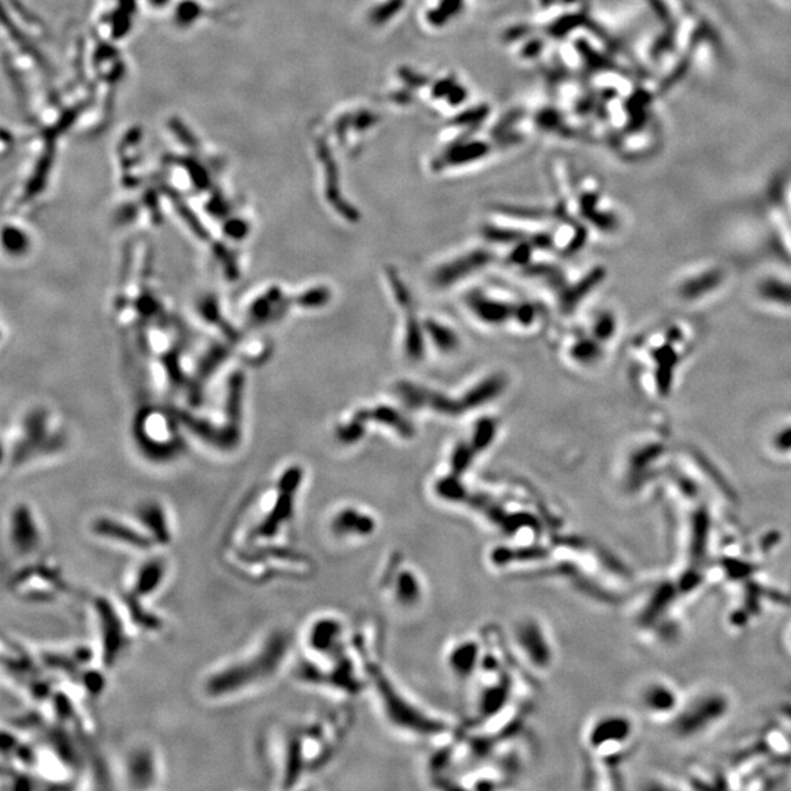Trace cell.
<instances>
[{
  "mask_svg": "<svg viewBox=\"0 0 791 791\" xmlns=\"http://www.w3.org/2000/svg\"><path fill=\"white\" fill-rule=\"evenodd\" d=\"M757 296L772 307L791 308V281L768 277L757 283Z\"/></svg>",
  "mask_w": 791,
  "mask_h": 791,
  "instance_id": "obj_23",
  "label": "cell"
},
{
  "mask_svg": "<svg viewBox=\"0 0 791 791\" xmlns=\"http://www.w3.org/2000/svg\"><path fill=\"white\" fill-rule=\"evenodd\" d=\"M346 627L337 615L315 617L305 631V646L312 657L327 661L344 655Z\"/></svg>",
  "mask_w": 791,
  "mask_h": 791,
  "instance_id": "obj_10",
  "label": "cell"
},
{
  "mask_svg": "<svg viewBox=\"0 0 791 791\" xmlns=\"http://www.w3.org/2000/svg\"><path fill=\"white\" fill-rule=\"evenodd\" d=\"M517 652L536 670L545 671L552 664V646L547 630L533 617H524L512 629Z\"/></svg>",
  "mask_w": 791,
  "mask_h": 791,
  "instance_id": "obj_9",
  "label": "cell"
},
{
  "mask_svg": "<svg viewBox=\"0 0 791 791\" xmlns=\"http://www.w3.org/2000/svg\"><path fill=\"white\" fill-rule=\"evenodd\" d=\"M377 685L379 686V696H382V704L384 708L386 715L391 720L393 724L402 729H407L416 732L418 734H424V732H433L437 729V724H433V720L426 718L421 714L418 708L405 699V696L398 693L388 683V680L379 678L377 680Z\"/></svg>",
  "mask_w": 791,
  "mask_h": 791,
  "instance_id": "obj_12",
  "label": "cell"
},
{
  "mask_svg": "<svg viewBox=\"0 0 791 791\" xmlns=\"http://www.w3.org/2000/svg\"><path fill=\"white\" fill-rule=\"evenodd\" d=\"M221 556L233 575L254 584L302 579L309 570L304 554L279 542H245L232 536Z\"/></svg>",
  "mask_w": 791,
  "mask_h": 791,
  "instance_id": "obj_2",
  "label": "cell"
},
{
  "mask_svg": "<svg viewBox=\"0 0 791 791\" xmlns=\"http://www.w3.org/2000/svg\"><path fill=\"white\" fill-rule=\"evenodd\" d=\"M302 478L304 472L298 466L284 470L255 522H252L242 538L233 536L245 542H277L295 519L296 497Z\"/></svg>",
  "mask_w": 791,
  "mask_h": 791,
  "instance_id": "obj_4",
  "label": "cell"
},
{
  "mask_svg": "<svg viewBox=\"0 0 791 791\" xmlns=\"http://www.w3.org/2000/svg\"><path fill=\"white\" fill-rule=\"evenodd\" d=\"M536 308L531 304H520L516 305V312H514V321H517L520 326H531L533 324L535 318H536Z\"/></svg>",
  "mask_w": 791,
  "mask_h": 791,
  "instance_id": "obj_29",
  "label": "cell"
},
{
  "mask_svg": "<svg viewBox=\"0 0 791 791\" xmlns=\"http://www.w3.org/2000/svg\"><path fill=\"white\" fill-rule=\"evenodd\" d=\"M290 651L292 638L288 631H268L246 652L209 671L202 680V693L210 701H229L255 692L281 673Z\"/></svg>",
  "mask_w": 791,
  "mask_h": 791,
  "instance_id": "obj_1",
  "label": "cell"
},
{
  "mask_svg": "<svg viewBox=\"0 0 791 791\" xmlns=\"http://www.w3.org/2000/svg\"><path fill=\"white\" fill-rule=\"evenodd\" d=\"M693 330L682 321L658 326L638 343L640 375L645 390L654 398H667L674 384L676 371L693 349Z\"/></svg>",
  "mask_w": 791,
  "mask_h": 791,
  "instance_id": "obj_3",
  "label": "cell"
},
{
  "mask_svg": "<svg viewBox=\"0 0 791 791\" xmlns=\"http://www.w3.org/2000/svg\"><path fill=\"white\" fill-rule=\"evenodd\" d=\"M497 434V422L496 419L491 418H482L477 422L473 428V434H472V440H470V446L473 447V450L479 453L482 450H485L491 442L494 441Z\"/></svg>",
  "mask_w": 791,
  "mask_h": 791,
  "instance_id": "obj_27",
  "label": "cell"
},
{
  "mask_svg": "<svg viewBox=\"0 0 791 791\" xmlns=\"http://www.w3.org/2000/svg\"><path fill=\"white\" fill-rule=\"evenodd\" d=\"M10 595L25 603H53L68 594L71 587L62 568L50 561L29 559L10 575Z\"/></svg>",
  "mask_w": 791,
  "mask_h": 791,
  "instance_id": "obj_5",
  "label": "cell"
},
{
  "mask_svg": "<svg viewBox=\"0 0 791 791\" xmlns=\"http://www.w3.org/2000/svg\"><path fill=\"white\" fill-rule=\"evenodd\" d=\"M169 575V563L167 560L157 552H150L146 556L131 575L128 587L122 592V598L138 601V603H146L147 599L153 598L158 591L163 588V584Z\"/></svg>",
  "mask_w": 791,
  "mask_h": 791,
  "instance_id": "obj_11",
  "label": "cell"
},
{
  "mask_svg": "<svg viewBox=\"0 0 791 791\" xmlns=\"http://www.w3.org/2000/svg\"><path fill=\"white\" fill-rule=\"evenodd\" d=\"M10 550L21 559H36L44 547V531L36 512L27 503L15 504L6 520Z\"/></svg>",
  "mask_w": 791,
  "mask_h": 791,
  "instance_id": "obj_8",
  "label": "cell"
},
{
  "mask_svg": "<svg viewBox=\"0 0 791 791\" xmlns=\"http://www.w3.org/2000/svg\"><path fill=\"white\" fill-rule=\"evenodd\" d=\"M424 328L425 333L431 337L434 346L438 351L450 354L454 352L458 347V336L450 327L441 324L435 320H428L424 324Z\"/></svg>",
  "mask_w": 791,
  "mask_h": 791,
  "instance_id": "obj_25",
  "label": "cell"
},
{
  "mask_svg": "<svg viewBox=\"0 0 791 791\" xmlns=\"http://www.w3.org/2000/svg\"><path fill=\"white\" fill-rule=\"evenodd\" d=\"M91 611L97 626L100 666L104 670L115 668L130 650L132 626L122 606L107 596L92 598Z\"/></svg>",
  "mask_w": 791,
  "mask_h": 791,
  "instance_id": "obj_6",
  "label": "cell"
},
{
  "mask_svg": "<svg viewBox=\"0 0 791 791\" xmlns=\"http://www.w3.org/2000/svg\"><path fill=\"white\" fill-rule=\"evenodd\" d=\"M477 451L473 450V447L466 442H461V444H457L456 449L451 453V475H456V477H461V475L470 466L472 461Z\"/></svg>",
  "mask_w": 791,
  "mask_h": 791,
  "instance_id": "obj_28",
  "label": "cell"
},
{
  "mask_svg": "<svg viewBox=\"0 0 791 791\" xmlns=\"http://www.w3.org/2000/svg\"><path fill=\"white\" fill-rule=\"evenodd\" d=\"M777 205H778L777 216H780L778 223L783 227L781 232L784 237V245L787 246L791 254V179L787 181V185L784 183V186L781 188Z\"/></svg>",
  "mask_w": 791,
  "mask_h": 791,
  "instance_id": "obj_26",
  "label": "cell"
},
{
  "mask_svg": "<svg viewBox=\"0 0 791 791\" xmlns=\"http://www.w3.org/2000/svg\"><path fill=\"white\" fill-rule=\"evenodd\" d=\"M390 596L398 607L412 610L422 603L424 583L412 567L400 566L386 580Z\"/></svg>",
  "mask_w": 791,
  "mask_h": 791,
  "instance_id": "obj_18",
  "label": "cell"
},
{
  "mask_svg": "<svg viewBox=\"0 0 791 791\" xmlns=\"http://www.w3.org/2000/svg\"><path fill=\"white\" fill-rule=\"evenodd\" d=\"M359 416L368 422V421H375L378 424H383L390 426L391 430H394L399 435L409 438L414 435V426L409 421H406L398 410L390 407V406H377L374 409H362L359 410Z\"/></svg>",
  "mask_w": 791,
  "mask_h": 791,
  "instance_id": "obj_22",
  "label": "cell"
},
{
  "mask_svg": "<svg viewBox=\"0 0 791 791\" xmlns=\"http://www.w3.org/2000/svg\"><path fill=\"white\" fill-rule=\"evenodd\" d=\"M378 529L375 516L356 505H344L328 522V531L339 541H363Z\"/></svg>",
  "mask_w": 791,
  "mask_h": 791,
  "instance_id": "obj_13",
  "label": "cell"
},
{
  "mask_svg": "<svg viewBox=\"0 0 791 791\" xmlns=\"http://www.w3.org/2000/svg\"><path fill=\"white\" fill-rule=\"evenodd\" d=\"M603 346L604 343H601L592 335L589 336L579 335V337L572 343L570 349H568V355H570L572 360L579 363V365L589 367L603 358L604 355Z\"/></svg>",
  "mask_w": 791,
  "mask_h": 791,
  "instance_id": "obj_24",
  "label": "cell"
},
{
  "mask_svg": "<svg viewBox=\"0 0 791 791\" xmlns=\"http://www.w3.org/2000/svg\"><path fill=\"white\" fill-rule=\"evenodd\" d=\"M721 277L722 273L718 268H702V270L690 273L678 281L677 295L687 302L702 300L701 298L717 289L715 286L721 283Z\"/></svg>",
  "mask_w": 791,
  "mask_h": 791,
  "instance_id": "obj_21",
  "label": "cell"
},
{
  "mask_svg": "<svg viewBox=\"0 0 791 791\" xmlns=\"http://www.w3.org/2000/svg\"><path fill=\"white\" fill-rule=\"evenodd\" d=\"M125 780L131 788H151L155 787L160 768L154 750L148 746H138L128 752L123 764Z\"/></svg>",
  "mask_w": 791,
  "mask_h": 791,
  "instance_id": "obj_16",
  "label": "cell"
},
{
  "mask_svg": "<svg viewBox=\"0 0 791 791\" xmlns=\"http://www.w3.org/2000/svg\"><path fill=\"white\" fill-rule=\"evenodd\" d=\"M491 261L493 255L488 251H472L466 255L454 258L447 264L438 267L433 276V281L438 288L451 286V284L468 277V274L481 270L482 267L488 265Z\"/></svg>",
  "mask_w": 791,
  "mask_h": 791,
  "instance_id": "obj_19",
  "label": "cell"
},
{
  "mask_svg": "<svg viewBox=\"0 0 791 791\" xmlns=\"http://www.w3.org/2000/svg\"><path fill=\"white\" fill-rule=\"evenodd\" d=\"M466 305L481 323L488 326H503L509 320H514L516 305L489 298L481 292L469 293Z\"/></svg>",
  "mask_w": 791,
  "mask_h": 791,
  "instance_id": "obj_20",
  "label": "cell"
},
{
  "mask_svg": "<svg viewBox=\"0 0 791 791\" xmlns=\"http://www.w3.org/2000/svg\"><path fill=\"white\" fill-rule=\"evenodd\" d=\"M390 284L393 289V295L398 300V304L405 309L406 314V335H405V351L412 360H419L424 356V327L416 318V312L414 308V300L410 296L407 288L402 279L390 272L388 273Z\"/></svg>",
  "mask_w": 791,
  "mask_h": 791,
  "instance_id": "obj_14",
  "label": "cell"
},
{
  "mask_svg": "<svg viewBox=\"0 0 791 791\" xmlns=\"http://www.w3.org/2000/svg\"><path fill=\"white\" fill-rule=\"evenodd\" d=\"M139 526L144 529L157 548H166L173 542L175 529L164 504L158 500H146L136 505L135 517Z\"/></svg>",
  "mask_w": 791,
  "mask_h": 791,
  "instance_id": "obj_15",
  "label": "cell"
},
{
  "mask_svg": "<svg viewBox=\"0 0 791 791\" xmlns=\"http://www.w3.org/2000/svg\"><path fill=\"white\" fill-rule=\"evenodd\" d=\"M90 532L100 541L134 552H141L144 556L158 550L150 535L139 526L135 519L131 522L115 516L102 514L92 519L90 524Z\"/></svg>",
  "mask_w": 791,
  "mask_h": 791,
  "instance_id": "obj_7",
  "label": "cell"
},
{
  "mask_svg": "<svg viewBox=\"0 0 791 791\" xmlns=\"http://www.w3.org/2000/svg\"><path fill=\"white\" fill-rule=\"evenodd\" d=\"M447 668L458 682H469L477 676L484 664V652L481 643L472 638L454 642L446 655Z\"/></svg>",
  "mask_w": 791,
  "mask_h": 791,
  "instance_id": "obj_17",
  "label": "cell"
}]
</instances>
